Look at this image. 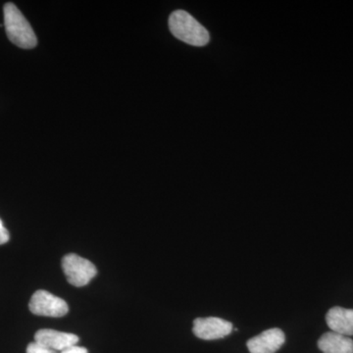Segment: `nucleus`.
<instances>
[{
  "label": "nucleus",
  "mask_w": 353,
  "mask_h": 353,
  "mask_svg": "<svg viewBox=\"0 0 353 353\" xmlns=\"http://www.w3.org/2000/svg\"><path fill=\"white\" fill-rule=\"evenodd\" d=\"M233 324L218 317L197 318L194 321V334L201 340L225 338L233 331Z\"/></svg>",
  "instance_id": "nucleus-5"
},
{
  "label": "nucleus",
  "mask_w": 353,
  "mask_h": 353,
  "mask_svg": "<svg viewBox=\"0 0 353 353\" xmlns=\"http://www.w3.org/2000/svg\"><path fill=\"white\" fill-rule=\"evenodd\" d=\"M168 24L173 36L190 46H204L210 41L208 30L187 11H174Z\"/></svg>",
  "instance_id": "nucleus-1"
},
{
  "label": "nucleus",
  "mask_w": 353,
  "mask_h": 353,
  "mask_svg": "<svg viewBox=\"0 0 353 353\" xmlns=\"http://www.w3.org/2000/svg\"><path fill=\"white\" fill-rule=\"evenodd\" d=\"M27 353H57L55 350H50V348L43 347L39 345L36 341L30 343L27 347Z\"/></svg>",
  "instance_id": "nucleus-10"
},
{
  "label": "nucleus",
  "mask_w": 353,
  "mask_h": 353,
  "mask_svg": "<svg viewBox=\"0 0 353 353\" xmlns=\"http://www.w3.org/2000/svg\"><path fill=\"white\" fill-rule=\"evenodd\" d=\"M318 347L323 353H353V341L343 334L329 332L319 339Z\"/></svg>",
  "instance_id": "nucleus-9"
},
{
  "label": "nucleus",
  "mask_w": 353,
  "mask_h": 353,
  "mask_svg": "<svg viewBox=\"0 0 353 353\" xmlns=\"http://www.w3.org/2000/svg\"><path fill=\"white\" fill-rule=\"evenodd\" d=\"M4 27L11 43L24 50L36 48L38 39L32 26L18 7L11 2L4 6Z\"/></svg>",
  "instance_id": "nucleus-2"
},
{
  "label": "nucleus",
  "mask_w": 353,
  "mask_h": 353,
  "mask_svg": "<svg viewBox=\"0 0 353 353\" xmlns=\"http://www.w3.org/2000/svg\"><path fill=\"white\" fill-rule=\"evenodd\" d=\"M61 353H88L87 348L83 347H79V345H73V347H70L66 348V350L61 352Z\"/></svg>",
  "instance_id": "nucleus-12"
},
{
  "label": "nucleus",
  "mask_w": 353,
  "mask_h": 353,
  "mask_svg": "<svg viewBox=\"0 0 353 353\" xmlns=\"http://www.w3.org/2000/svg\"><path fill=\"white\" fill-rule=\"evenodd\" d=\"M29 308L32 314L60 318L68 313V304L64 299L53 296L48 290H39L32 294Z\"/></svg>",
  "instance_id": "nucleus-4"
},
{
  "label": "nucleus",
  "mask_w": 353,
  "mask_h": 353,
  "mask_svg": "<svg viewBox=\"0 0 353 353\" xmlns=\"http://www.w3.org/2000/svg\"><path fill=\"white\" fill-rule=\"evenodd\" d=\"M9 238H10V236H9L8 230L4 227L3 222L0 219V245L6 243L9 241Z\"/></svg>",
  "instance_id": "nucleus-11"
},
{
  "label": "nucleus",
  "mask_w": 353,
  "mask_h": 353,
  "mask_svg": "<svg viewBox=\"0 0 353 353\" xmlns=\"http://www.w3.org/2000/svg\"><path fill=\"white\" fill-rule=\"evenodd\" d=\"M285 340L284 332L273 328L250 339L246 345L250 353H275L284 345Z\"/></svg>",
  "instance_id": "nucleus-7"
},
{
  "label": "nucleus",
  "mask_w": 353,
  "mask_h": 353,
  "mask_svg": "<svg viewBox=\"0 0 353 353\" xmlns=\"http://www.w3.org/2000/svg\"><path fill=\"white\" fill-rule=\"evenodd\" d=\"M78 336L74 334L64 333L57 330L41 329L34 334V341L39 345L55 350L63 352L70 347L79 343Z\"/></svg>",
  "instance_id": "nucleus-6"
},
{
  "label": "nucleus",
  "mask_w": 353,
  "mask_h": 353,
  "mask_svg": "<svg viewBox=\"0 0 353 353\" xmlns=\"http://www.w3.org/2000/svg\"><path fill=\"white\" fill-rule=\"evenodd\" d=\"M62 269L69 284L81 288L87 285L97 276V267L90 260L83 259L75 253L65 255Z\"/></svg>",
  "instance_id": "nucleus-3"
},
{
  "label": "nucleus",
  "mask_w": 353,
  "mask_h": 353,
  "mask_svg": "<svg viewBox=\"0 0 353 353\" xmlns=\"http://www.w3.org/2000/svg\"><path fill=\"white\" fill-rule=\"evenodd\" d=\"M327 324L334 333L353 336V309L333 307L326 315Z\"/></svg>",
  "instance_id": "nucleus-8"
}]
</instances>
